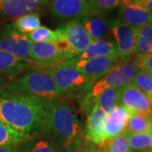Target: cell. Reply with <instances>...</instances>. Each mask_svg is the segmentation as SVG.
Wrapping results in <instances>:
<instances>
[{
  "label": "cell",
  "mask_w": 152,
  "mask_h": 152,
  "mask_svg": "<svg viewBox=\"0 0 152 152\" xmlns=\"http://www.w3.org/2000/svg\"><path fill=\"white\" fill-rule=\"evenodd\" d=\"M45 99L0 91V122L30 135L39 131L43 118Z\"/></svg>",
  "instance_id": "cell-1"
},
{
  "label": "cell",
  "mask_w": 152,
  "mask_h": 152,
  "mask_svg": "<svg viewBox=\"0 0 152 152\" xmlns=\"http://www.w3.org/2000/svg\"><path fill=\"white\" fill-rule=\"evenodd\" d=\"M39 131L61 149L80 140L83 128L80 121L66 102L45 99V110Z\"/></svg>",
  "instance_id": "cell-2"
},
{
  "label": "cell",
  "mask_w": 152,
  "mask_h": 152,
  "mask_svg": "<svg viewBox=\"0 0 152 152\" xmlns=\"http://www.w3.org/2000/svg\"><path fill=\"white\" fill-rule=\"evenodd\" d=\"M5 91L33 96L42 99H57L64 95L45 70L29 72L7 85Z\"/></svg>",
  "instance_id": "cell-3"
},
{
  "label": "cell",
  "mask_w": 152,
  "mask_h": 152,
  "mask_svg": "<svg viewBox=\"0 0 152 152\" xmlns=\"http://www.w3.org/2000/svg\"><path fill=\"white\" fill-rule=\"evenodd\" d=\"M45 71L53 78L56 86L64 94L89 92L96 82L77 70L68 61H64Z\"/></svg>",
  "instance_id": "cell-4"
},
{
  "label": "cell",
  "mask_w": 152,
  "mask_h": 152,
  "mask_svg": "<svg viewBox=\"0 0 152 152\" xmlns=\"http://www.w3.org/2000/svg\"><path fill=\"white\" fill-rule=\"evenodd\" d=\"M140 70V69L137 65L135 60L133 62L118 63L101 80L94 83L88 94L92 98H96L107 89H119L126 85L131 84Z\"/></svg>",
  "instance_id": "cell-5"
},
{
  "label": "cell",
  "mask_w": 152,
  "mask_h": 152,
  "mask_svg": "<svg viewBox=\"0 0 152 152\" xmlns=\"http://www.w3.org/2000/svg\"><path fill=\"white\" fill-rule=\"evenodd\" d=\"M31 68L46 70L65 61L64 53L55 42H32L29 52Z\"/></svg>",
  "instance_id": "cell-6"
},
{
  "label": "cell",
  "mask_w": 152,
  "mask_h": 152,
  "mask_svg": "<svg viewBox=\"0 0 152 152\" xmlns=\"http://www.w3.org/2000/svg\"><path fill=\"white\" fill-rule=\"evenodd\" d=\"M31 42L20 33L13 24L0 25V49L23 59H29V52Z\"/></svg>",
  "instance_id": "cell-7"
},
{
  "label": "cell",
  "mask_w": 152,
  "mask_h": 152,
  "mask_svg": "<svg viewBox=\"0 0 152 152\" xmlns=\"http://www.w3.org/2000/svg\"><path fill=\"white\" fill-rule=\"evenodd\" d=\"M48 7L54 19L68 22L82 20L91 12L88 0H48Z\"/></svg>",
  "instance_id": "cell-8"
},
{
  "label": "cell",
  "mask_w": 152,
  "mask_h": 152,
  "mask_svg": "<svg viewBox=\"0 0 152 152\" xmlns=\"http://www.w3.org/2000/svg\"><path fill=\"white\" fill-rule=\"evenodd\" d=\"M58 30L75 58L81 54L93 43L91 37L79 20L67 22Z\"/></svg>",
  "instance_id": "cell-9"
},
{
  "label": "cell",
  "mask_w": 152,
  "mask_h": 152,
  "mask_svg": "<svg viewBox=\"0 0 152 152\" xmlns=\"http://www.w3.org/2000/svg\"><path fill=\"white\" fill-rule=\"evenodd\" d=\"M109 31L115 39L119 60L130 58L134 55L137 29L126 25L119 20L111 22Z\"/></svg>",
  "instance_id": "cell-10"
},
{
  "label": "cell",
  "mask_w": 152,
  "mask_h": 152,
  "mask_svg": "<svg viewBox=\"0 0 152 152\" xmlns=\"http://www.w3.org/2000/svg\"><path fill=\"white\" fill-rule=\"evenodd\" d=\"M67 61L77 70L88 76L94 81H96L99 78H102L112 70L118 64L119 58L118 55H113L91 59H79L74 58Z\"/></svg>",
  "instance_id": "cell-11"
},
{
  "label": "cell",
  "mask_w": 152,
  "mask_h": 152,
  "mask_svg": "<svg viewBox=\"0 0 152 152\" xmlns=\"http://www.w3.org/2000/svg\"><path fill=\"white\" fill-rule=\"evenodd\" d=\"M118 105H122L132 112L152 116L150 99L132 83L119 88Z\"/></svg>",
  "instance_id": "cell-12"
},
{
  "label": "cell",
  "mask_w": 152,
  "mask_h": 152,
  "mask_svg": "<svg viewBox=\"0 0 152 152\" xmlns=\"http://www.w3.org/2000/svg\"><path fill=\"white\" fill-rule=\"evenodd\" d=\"M107 114L96 102L92 110L87 115L85 130V139L99 147L103 146L105 140V128Z\"/></svg>",
  "instance_id": "cell-13"
},
{
  "label": "cell",
  "mask_w": 152,
  "mask_h": 152,
  "mask_svg": "<svg viewBox=\"0 0 152 152\" xmlns=\"http://www.w3.org/2000/svg\"><path fill=\"white\" fill-rule=\"evenodd\" d=\"M48 3V0H4L0 2V18L19 17L38 12Z\"/></svg>",
  "instance_id": "cell-14"
},
{
  "label": "cell",
  "mask_w": 152,
  "mask_h": 152,
  "mask_svg": "<svg viewBox=\"0 0 152 152\" xmlns=\"http://www.w3.org/2000/svg\"><path fill=\"white\" fill-rule=\"evenodd\" d=\"M118 15L120 21L136 29L152 24V12L136 4L120 7Z\"/></svg>",
  "instance_id": "cell-15"
},
{
  "label": "cell",
  "mask_w": 152,
  "mask_h": 152,
  "mask_svg": "<svg viewBox=\"0 0 152 152\" xmlns=\"http://www.w3.org/2000/svg\"><path fill=\"white\" fill-rule=\"evenodd\" d=\"M131 113L132 111L129 109L122 105H118L111 113L107 115L105 128L106 142L124 133L125 127Z\"/></svg>",
  "instance_id": "cell-16"
},
{
  "label": "cell",
  "mask_w": 152,
  "mask_h": 152,
  "mask_svg": "<svg viewBox=\"0 0 152 152\" xmlns=\"http://www.w3.org/2000/svg\"><path fill=\"white\" fill-rule=\"evenodd\" d=\"M32 60L23 59L0 49V75L14 78L31 68Z\"/></svg>",
  "instance_id": "cell-17"
},
{
  "label": "cell",
  "mask_w": 152,
  "mask_h": 152,
  "mask_svg": "<svg viewBox=\"0 0 152 152\" xmlns=\"http://www.w3.org/2000/svg\"><path fill=\"white\" fill-rule=\"evenodd\" d=\"M81 20L82 25L91 37L93 42L102 40L110 30L111 22L104 15L91 12Z\"/></svg>",
  "instance_id": "cell-18"
},
{
  "label": "cell",
  "mask_w": 152,
  "mask_h": 152,
  "mask_svg": "<svg viewBox=\"0 0 152 152\" xmlns=\"http://www.w3.org/2000/svg\"><path fill=\"white\" fill-rule=\"evenodd\" d=\"M113 55H118L115 42L111 39H102L93 42L85 52L75 58L79 59H91Z\"/></svg>",
  "instance_id": "cell-19"
},
{
  "label": "cell",
  "mask_w": 152,
  "mask_h": 152,
  "mask_svg": "<svg viewBox=\"0 0 152 152\" xmlns=\"http://www.w3.org/2000/svg\"><path fill=\"white\" fill-rule=\"evenodd\" d=\"M152 129V116L132 112L125 127L124 133H150Z\"/></svg>",
  "instance_id": "cell-20"
},
{
  "label": "cell",
  "mask_w": 152,
  "mask_h": 152,
  "mask_svg": "<svg viewBox=\"0 0 152 152\" xmlns=\"http://www.w3.org/2000/svg\"><path fill=\"white\" fill-rule=\"evenodd\" d=\"M152 53V24L137 29L134 55L136 57Z\"/></svg>",
  "instance_id": "cell-21"
},
{
  "label": "cell",
  "mask_w": 152,
  "mask_h": 152,
  "mask_svg": "<svg viewBox=\"0 0 152 152\" xmlns=\"http://www.w3.org/2000/svg\"><path fill=\"white\" fill-rule=\"evenodd\" d=\"M31 135L24 134L11 129L10 126L0 122V147L5 145H19L30 140Z\"/></svg>",
  "instance_id": "cell-22"
},
{
  "label": "cell",
  "mask_w": 152,
  "mask_h": 152,
  "mask_svg": "<svg viewBox=\"0 0 152 152\" xmlns=\"http://www.w3.org/2000/svg\"><path fill=\"white\" fill-rule=\"evenodd\" d=\"M14 27L20 33L27 35L41 26V19L39 12H33L15 19L13 23Z\"/></svg>",
  "instance_id": "cell-23"
},
{
  "label": "cell",
  "mask_w": 152,
  "mask_h": 152,
  "mask_svg": "<svg viewBox=\"0 0 152 152\" xmlns=\"http://www.w3.org/2000/svg\"><path fill=\"white\" fill-rule=\"evenodd\" d=\"M118 100L119 89L109 88L103 91L96 98V102L108 115L116 108L117 106H118Z\"/></svg>",
  "instance_id": "cell-24"
},
{
  "label": "cell",
  "mask_w": 152,
  "mask_h": 152,
  "mask_svg": "<svg viewBox=\"0 0 152 152\" xmlns=\"http://www.w3.org/2000/svg\"><path fill=\"white\" fill-rule=\"evenodd\" d=\"M60 33L58 30L53 31L46 26H40L26 35L31 42H58Z\"/></svg>",
  "instance_id": "cell-25"
},
{
  "label": "cell",
  "mask_w": 152,
  "mask_h": 152,
  "mask_svg": "<svg viewBox=\"0 0 152 152\" xmlns=\"http://www.w3.org/2000/svg\"><path fill=\"white\" fill-rule=\"evenodd\" d=\"M126 134L131 151L134 152H147L149 151L151 132L141 134L126 133Z\"/></svg>",
  "instance_id": "cell-26"
},
{
  "label": "cell",
  "mask_w": 152,
  "mask_h": 152,
  "mask_svg": "<svg viewBox=\"0 0 152 152\" xmlns=\"http://www.w3.org/2000/svg\"><path fill=\"white\" fill-rule=\"evenodd\" d=\"M102 149L104 152H128L129 151V146L126 133H123L107 140Z\"/></svg>",
  "instance_id": "cell-27"
},
{
  "label": "cell",
  "mask_w": 152,
  "mask_h": 152,
  "mask_svg": "<svg viewBox=\"0 0 152 152\" xmlns=\"http://www.w3.org/2000/svg\"><path fill=\"white\" fill-rule=\"evenodd\" d=\"M132 84L140 90L152 102V78L150 74L140 70L134 77Z\"/></svg>",
  "instance_id": "cell-28"
},
{
  "label": "cell",
  "mask_w": 152,
  "mask_h": 152,
  "mask_svg": "<svg viewBox=\"0 0 152 152\" xmlns=\"http://www.w3.org/2000/svg\"><path fill=\"white\" fill-rule=\"evenodd\" d=\"M91 12L106 15L119 6V0H88Z\"/></svg>",
  "instance_id": "cell-29"
},
{
  "label": "cell",
  "mask_w": 152,
  "mask_h": 152,
  "mask_svg": "<svg viewBox=\"0 0 152 152\" xmlns=\"http://www.w3.org/2000/svg\"><path fill=\"white\" fill-rule=\"evenodd\" d=\"M57 145L53 142L47 140H42L36 142L33 145L28 149L26 152H56L57 151Z\"/></svg>",
  "instance_id": "cell-30"
},
{
  "label": "cell",
  "mask_w": 152,
  "mask_h": 152,
  "mask_svg": "<svg viewBox=\"0 0 152 152\" xmlns=\"http://www.w3.org/2000/svg\"><path fill=\"white\" fill-rule=\"evenodd\" d=\"M135 63L140 70L145 71L148 74H152V53L148 54L138 56L136 58Z\"/></svg>",
  "instance_id": "cell-31"
},
{
  "label": "cell",
  "mask_w": 152,
  "mask_h": 152,
  "mask_svg": "<svg viewBox=\"0 0 152 152\" xmlns=\"http://www.w3.org/2000/svg\"><path fill=\"white\" fill-rule=\"evenodd\" d=\"M78 152H104L102 151V148L96 145H94L91 142L86 141L81 142L80 144V146L79 148V151Z\"/></svg>",
  "instance_id": "cell-32"
},
{
  "label": "cell",
  "mask_w": 152,
  "mask_h": 152,
  "mask_svg": "<svg viewBox=\"0 0 152 152\" xmlns=\"http://www.w3.org/2000/svg\"><path fill=\"white\" fill-rule=\"evenodd\" d=\"M81 142L82 141L80 140H80H77L76 141L73 142L69 145L62 148L59 152H78L79 148L80 146Z\"/></svg>",
  "instance_id": "cell-33"
},
{
  "label": "cell",
  "mask_w": 152,
  "mask_h": 152,
  "mask_svg": "<svg viewBox=\"0 0 152 152\" xmlns=\"http://www.w3.org/2000/svg\"><path fill=\"white\" fill-rule=\"evenodd\" d=\"M133 4H136L147 10L152 12V0H134Z\"/></svg>",
  "instance_id": "cell-34"
},
{
  "label": "cell",
  "mask_w": 152,
  "mask_h": 152,
  "mask_svg": "<svg viewBox=\"0 0 152 152\" xmlns=\"http://www.w3.org/2000/svg\"><path fill=\"white\" fill-rule=\"evenodd\" d=\"M0 152H21L19 145H5L0 147Z\"/></svg>",
  "instance_id": "cell-35"
},
{
  "label": "cell",
  "mask_w": 152,
  "mask_h": 152,
  "mask_svg": "<svg viewBox=\"0 0 152 152\" xmlns=\"http://www.w3.org/2000/svg\"><path fill=\"white\" fill-rule=\"evenodd\" d=\"M134 0H119V6L124 7V6L129 5L130 4H133Z\"/></svg>",
  "instance_id": "cell-36"
},
{
  "label": "cell",
  "mask_w": 152,
  "mask_h": 152,
  "mask_svg": "<svg viewBox=\"0 0 152 152\" xmlns=\"http://www.w3.org/2000/svg\"><path fill=\"white\" fill-rule=\"evenodd\" d=\"M149 152H152V129L151 131V140H150V147H149Z\"/></svg>",
  "instance_id": "cell-37"
},
{
  "label": "cell",
  "mask_w": 152,
  "mask_h": 152,
  "mask_svg": "<svg viewBox=\"0 0 152 152\" xmlns=\"http://www.w3.org/2000/svg\"><path fill=\"white\" fill-rule=\"evenodd\" d=\"M128 152H134V151H131V150H129V151Z\"/></svg>",
  "instance_id": "cell-38"
},
{
  "label": "cell",
  "mask_w": 152,
  "mask_h": 152,
  "mask_svg": "<svg viewBox=\"0 0 152 152\" xmlns=\"http://www.w3.org/2000/svg\"><path fill=\"white\" fill-rule=\"evenodd\" d=\"M2 1H4V0H0V2H2Z\"/></svg>",
  "instance_id": "cell-39"
},
{
  "label": "cell",
  "mask_w": 152,
  "mask_h": 152,
  "mask_svg": "<svg viewBox=\"0 0 152 152\" xmlns=\"http://www.w3.org/2000/svg\"><path fill=\"white\" fill-rule=\"evenodd\" d=\"M151 78H152V74H151Z\"/></svg>",
  "instance_id": "cell-40"
},
{
  "label": "cell",
  "mask_w": 152,
  "mask_h": 152,
  "mask_svg": "<svg viewBox=\"0 0 152 152\" xmlns=\"http://www.w3.org/2000/svg\"><path fill=\"white\" fill-rule=\"evenodd\" d=\"M151 107H152V102H151Z\"/></svg>",
  "instance_id": "cell-41"
},
{
  "label": "cell",
  "mask_w": 152,
  "mask_h": 152,
  "mask_svg": "<svg viewBox=\"0 0 152 152\" xmlns=\"http://www.w3.org/2000/svg\"><path fill=\"white\" fill-rule=\"evenodd\" d=\"M147 152H149V151H147Z\"/></svg>",
  "instance_id": "cell-42"
}]
</instances>
